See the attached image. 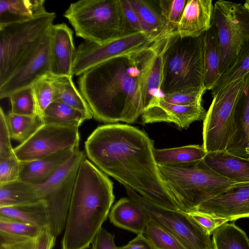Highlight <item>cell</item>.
Returning <instances> with one entry per match:
<instances>
[{
	"instance_id": "46",
	"label": "cell",
	"mask_w": 249,
	"mask_h": 249,
	"mask_svg": "<svg viewBox=\"0 0 249 249\" xmlns=\"http://www.w3.org/2000/svg\"><path fill=\"white\" fill-rule=\"evenodd\" d=\"M56 237L51 233L48 228H45L36 238L35 249H53Z\"/></svg>"
},
{
	"instance_id": "31",
	"label": "cell",
	"mask_w": 249,
	"mask_h": 249,
	"mask_svg": "<svg viewBox=\"0 0 249 249\" xmlns=\"http://www.w3.org/2000/svg\"><path fill=\"white\" fill-rule=\"evenodd\" d=\"M129 1L147 35L155 40L165 35L166 22L160 12L145 0Z\"/></svg>"
},
{
	"instance_id": "19",
	"label": "cell",
	"mask_w": 249,
	"mask_h": 249,
	"mask_svg": "<svg viewBox=\"0 0 249 249\" xmlns=\"http://www.w3.org/2000/svg\"><path fill=\"white\" fill-rule=\"evenodd\" d=\"M212 0H187L177 32L181 37H198L212 26Z\"/></svg>"
},
{
	"instance_id": "43",
	"label": "cell",
	"mask_w": 249,
	"mask_h": 249,
	"mask_svg": "<svg viewBox=\"0 0 249 249\" xmlns=\"http://www.w3.org/2000/svg\"><path fill=\"white\" fill-rule=\"evenodd\" d=\"M187 214L210 235L221 225L229 221L203 213L194 212Z\"/></svg>"
},
{
	"instance_id": "1",
	"label": "cell",
	"mask_w": 249,
	"mask_h": 249,
	"mask_svg": "<svg viewBox=\"0 0 249 249\" xmlns=\"http://www.w3.org/2000/svg\"><path fill=\"white\" fill-rule=\"evenodd\" d=\"M154 148L145 132L121 124L98 127L85 142L86 156L106 175L153 203L180 210L161 177Z\"/></svg>"
},
{
	"instance_id": "42",
	"label": "cell",
	"mask_w": 249,
	"mask_h": 249,
	"mask_svg": "<svg viewBox=\"0 0 249 249\" xmlns=\"http://www.w3.org/2000/svg\"><path fill=\"white\" fill-rule=\"evenodd\" d=\"M36 238H28L0 232V247L4 249H35Z\"/></svg>"
},
{
	"instance_id": "39",
	"label": "cell",
	"mask_w": 249,
	"mask_h": 249,
	"mask_svg": "<svg viewBox=\"0 0 249 249\" xmlns=\"http://www.w3.org/2000/svg\"><path fill=\"white\" fill-rule=\"evenodd\" d=\"M44 229L0 216V232L10 235L28 238H36Z\"/></svg>"
},
{
	"instance_id": "38",
	"label": "cell",
	"mask_w": 249,
	"mask_h": 249,
	"mask_svg": "<svg viewBox=\"0 0 249 249\" xmlns=\"http://www.w3.org/2000/svg\"><path fill=\"white\" fill-rule=\"evenodd\" d=\"M9 98L11 107L10 113L23 116L37 115L36 104L31 87L13 93Z\"/></svg>"
},
{
	"instance_id": "25",
	"label": "cell",
	"mask_w": 249,
	"mask_h": 249,
	"mask_svg": "<svg viewBox=\"0 0 249 249\" xmlns=\"http://www.w3.org/2000/svg\"><path fill=\"white\" fill-rule=\"evenodd\" d=\"M41 201L42 197L38 186L19 179L0 184V207Z\"/></svg>"
},
{
	"instance_id": "9",
	"label": "cell",
	"mask_w": 249,
	"mask_h": 249,
	"mask_svg": "<svg viewBox=\"0 0 249 249\" xmlns=\"http://www.w3.org/2000/svg\"><path fill=\"white\" fill-rule=\"evenodd\" d=\"M212 25L217 37L221 76L232 65L241 47L249 40V11L243 4L219 0L213 5Z\"/></svg>"
},
{
	"instance_id": "41",
	"label": "cell",
	"mask_w": 249,
	"mask_h": 249,
	"mask_svg": "<svg viewBox=\"0 0 249 249\" xmlns=\"http://www.w3.org/2000/svg\"><path fill=\"white\" fill-rule=\"evenodd\" d=\"M204 89L192 92H176L164 94L160 99L166 103L189 106L201 103L202 95L205 92Z\"/></svg>"
},
{
	"instance_id": "11",
	"label": "cell",
	"mask_w": 249,
	"mask_h": 249,
	"mask_svg": "<svg viewBox=\"0 0 249 249\" xmlns=\"http://www.w3.org/2000/svg\"><path fill=\"white\" fill-rule=\"evenodd\" d=\"M128 197L146 211L150 218L175 236L185 249H214L210 235L187 213L152 203L125 188Z\"/></svg>"
},
{
	"instance_id": "8",
	"label": "cell",
	"mask_w": 249,
	"mask_h": 249,
	"mask_svg": "<svg viewBox=\"0 0 249 249\" xmlns=\"http://www.w3.org/2000/svg\"><path fill=\"white\" fill-rule=\"evenodd\" d=\"M244 77L213 97L203 125V144L207 153L227 151L236 134V107Z\"/></svg>"
},
{
	"instance_id": "29",
	"label": "cell",
	"mask_w": 249,
	"mask_h": 249,
	"mask_svg": "<svg viewBox=\"0 0 249 249\" xmlns=\"http://www.w3.org/2000/svg\"><path fill=\"white\" fill-rule=\"evenodd\" d=\"M0 216L49 229L48 215L43 201L24 205L0 207Z\"/></svg>"
},
{
	"instance_id": "6",
	"label": "cell",
	"mask_w": 249,
	"mask_h": 249,
	"mask_svg": "<svg viewBox=\"0 0 249 249\" xmlns=\"http://www.w3.org/2000/svg\"><path fill=\"white\" fill-rule=\"evenodd\" d=\"M77 36L102 45L127 33L120 0H81L64 12Z\"/></svg>"
},
{
	"instance_id": "30",
	"label": "cell",
	"mask_w": 249,
	"mask_h": 249,
	"mask_svg": "<svg viewBox=\"0 0 249 249\" xmlns=\"http://www.w3.org/2000/svg\"><path fill=\"white\" fill-rule=\"evenodd\" d=\"M87 120V116L82 112L56 102L50 104L42 117L43 124L78 129Z\"/></svg>"
},
{
	"instance_id": "17",
	"label": "cell",
	"mask_w": 249,
	"mask_h": 249,
	"mask_svg": "<svg viewBox=\"0 0 249 249\" xmlns=\"http://www.w3.org/2000/svg\"><path fill=\"white\" fill-rule=\"evenodd\" d=\"M207 112L202 104L184 106L167 103L160 98L152 101L142 115L143 124L167 122L186 129L195 121L204 120Z\"/></svg>"
},
{
	"instance_id": "16",
	"label": "cell",
	"mask_w": 249,
	"mask_h": 249,
	"mask_svg": "<svg viewBox=\"0 0 249 249\" xmlns=\"http://www.w3.org/2000/svg\"><path fill=\"white\" fill-rule=\"evenodd\" d=\"M194 212L229 221L249 217V182L233 184L201 204Z\"/></svg>"
},
{
	"instance_id": "14",
	"label": "cell",
	"mask_w": 249,
	"mask_h": 249,
	"mask_svg": "<svg viewBox=\"0 0 249 249\" xmlns=\"http://www.w3.org/2000/svg\"><path fill=\"white\" fill-rule=\"evenodd\" d=\"M170 34L163 35L150 45L134 53L141 72L142 92L145 108L152 101L163 96L161 86L163 54Z\"/></svg>"
},
{
	"instance_id": "33",
	"label": "cell",
	"mask_w": 249,
	"mask_h": 249,
	"mask_svg": "<svg viewBox=\"0 0 249 249\" xmlns=\"http://www.w3.org/2000/svg\"><path fill=\"white\" fill-rule=\"evenodd\" d=\"M249 72V40L243 45L231 66L221 76L212 89L213 97Z\"/></svg>"
},
{
	"instance_id": "12",
	"label": "cell",
	"mask_w": 249,
	"mask_h": 249,
	"mask_svg": "<svg viewBox=\"0 0 249 249\" xmlns=\"http://www.w3.org/2000/svg\"><path fill=\"white\" fill-rule=\"evenodd\" d=\"M155 41L144 32L128 33L102 45L84 41L76 50L72 75L80 76L95 66L116 57L132 54Z\"/></svg>"
},
{
	"instance_id": "45",
	"label": "cell",
	"mask_w": 249,
	"mask_h": 249,
	"mask_svg": "<svg viewBox=\"0 0 249 249\" xmlns=\"http://www.w3.org/2000/svg\"><path fill=\"white\" fill-rule=\"evenodd\" d=\"M91 249H118L114 235L101 228L91 244Z\"/></svg>"
},
{
	"instance_id": "18",
	"label": "cell",
	"mask_w": 249,
	"mask_h": 249,
	"mask_svg": "<svg viewBox=\"0 0 249 249\" xmlns=\"http://www.w3.org/2000/svg\"><path fill=\"white\" fill-rule=\"evenodd\" d=\"M73 33L64 23L53 24L50 28V74L53 76H72L76 53Z\"/></svg>"
},
{
	"instance_id": "21",
	"label": "cell",
	"mask_w": 249,
	"mask_h": 249,
	"mask_svg": "<svg viewBox=\"0 0 249 249\" xmlns=\"http://www.w3.org/2000/svg\"><path fill=\"white\" fill-rule=\"evenodd\" d=\"M204 163L220 176L236 183L249 182V158L227 151L207 153Z\"/></svg>"
},
{
	"instance_id": "44",
	"label": "cell",
	"mask_w": 249,
	"mask_h": 249,
	"mask_svg": "<svg viewBox=\"0 0 249 249\" xmlns=\"http://www.w3.org/2000/svg\"><path fill=\"white\" fill-rule=\"evenodd\" d=\"M120 3L127 32H144L139 18L129 0H120Z\"/></svg>"
},
{
	"instance_id": "20",
	"label": "cell",
	"mask_w": 249,
	"mask_h": 249,
	"mask_svg": "<svg viewBox=\"0 0 249 249\" xmlns=\"http://www.w3.org/2000/svg\"><path fill=\"white\" fill-rule=\"evenodd\" d=\"M78 150L70 149L39 160L20 161L18 179L40 186L49 179Z\"/></svg>"
},
{
	"instance_id": "15",
	"label": "cell",
	"mask_w": 249,
	"mask_h": 249,
	"mask_svg": "<svg viewBox=\"0 0 249 249\" xmlns=\"http://www.w3.org/2000/svg\"><path fill=\"white\" fill-rule=\"evenodd\" d=\"M50 29L31 54L0 86V99L9 98L13 93L30 87L37 80L50 74Z\"/></svg>"
},
{
	"instance_id": "34",
	"label": "cell",
	"mask_w": 249,
	"mask_h": 249,
	"mask_svg": "<svg viewBox=\"0 0 249 249\" xmlns=\"http://www.w3.org/2000/svg\"><path fill=\"white\" fill-rule=\"evenodd\" d=\"M7 122L11 139L22 143L28 140L43 124L38 116H29L9 113Z\"/></svg>"
},
{
	"instance_id": "49",
	"label": "cell",
	"mask_w": 249,
	"mask_h": 249,
	"mask_svg": "<svg viewBox=\"0 0 249 249\" xmlns=\"http://www.w3.org/2000/svg\"><path fill=\"white\" fill-rule=\"evenodd\" d=\"M245 151L248 157L249 158V142L248 143L246 147Z\"/></svg>"
},
{
	"instance_id": "27",
	"label": "cell",
	"mask_w": 249,
	"mask_h": 249,
	"mask_svg": "<svg viewBox=\"0 0 249 249\" xmlns=\"http://www.w3.org/2000/svg\"><path fill=\"white\" fill-rule=\"evenodd\" d=\"M220 62L219 43L212 25L204 35L203 86L205 90H212L220 79Z\"/></svg>"
},
{
	"instance_id": "50",
	"label": "cell",
	"mask_w": 249,
	"mask_h": 249,
	"mask_svg": "<svg viewBox=\"0 0 249 249\" xmlns=\"http://www.w3.org/2000/svg\"><path fill=\"white\" fill-rule=\"evenodd\" d=\"M0 249H4L2 247H0Z\"/></svg>"
},
{
	"instance_id": "32",
	"label": "cell",
	"mask_w": 249,
	"mask_h": 249,
	"mask_svg": "<svg viewBox=\"0 0 249 249\" xmlns=\"http://www.w3.org/2000/svg\"><path fill=\"white\" fill-rule=\"evenodd\" d=\"M214 249H249V239L245 232L233 223H226L213 233Z\"/></svg>"
},
{
	"instance_id": "47",
	"label": "cell",
	"mask_w": 249,
	"mask_h": 249,
	"mask_svg": "<svg viewBox=\"0 0 249 249\" xmlns=\"http://www.w3.org/2000/svg\"><path fill=\"white\" fill-rule=\"evenodd\" d=\"M118 249H155L143 234H139L126 245Z\"/></svg>"
},
{
	"instance_id": "2",
	"label": "cell",
	"mask_w": 249,
	"mask_h": 249,
	"mask_svg": "<svg viewBox=\"0 0 249 249\" xmlns=\"http://www.w3.org/2000/svg\"><path fill=\"white\" fill-rule=\"evenodd\" d=\"M134 53L108 60L79 76V91L95 120L133 123L142 115L141 72Z\"/></svg>"
},
{
	"instance_id": "48",
	"label": "cell",
	"mask_w": 249,
	"mask_h": 249,
	"mask_svg": "<svg viewBox=\"0 0 249 249\" xmlns=\"http://www.w3.org/2000/svg\"><path fill=\"white\" fill-rule=\"evenodd\" d=\"M243 5L245 8L249 11V0H246Z\"/></svg>"
},
{
	"instance_id": "28",
	"label": "cell",
	"mask_w": 249,
	"mask_h": 249,
	"mask_svg": "<svg viewBox=\"0 0 249 249\" xmlns=\"http://www.w3.org/2000/svg\"><path fill=\"white\" fill-rule=\"evenodd\" d=\"M53 102L61 103L75 108L85 114L89 120L93 117L89 105L75 87L71 76H53Z\"/></svg>"
},
{
	"instance_id": "40",
	"label": "cell",
	"mask_w": 249,
	"mask_h": 249,
	"mask_svg": "<svg viewBox=\"0 0 249 249\" xmlns=\"http://www.w3.org/2000/svg\"><path fill=\"white\" fill-rule=\"evenodd\" d=\"M7 122V115L2 107L0 109V162L12 161L18 160L11 143Z\"/></svg>"
},
{
	"instance_id": "10",
	"label": "cell",
	"mask_w": 249,
	"mask_h": 249,
	"mask_svg": "<svg viewBox=\"0 0 249 249\" xmlns=\"http://www.w3.org/2000/svg\"><path fill=\"white\" fill-rule=\"evenodd\" d=\"M86 158L84 151L77 150L49 179L38 186L48 215L49 230L56 238L65 229L76 176Z\"/></svg>"
},
{
	"instance_id": "22",
	"label": "cell",
	"mask_w": 249,
	"mask_h": 249,
	"mask_svg": "<svg viewBox=\"0 0 249 249\" xmlns=\"http://www.w3.org/2000/svg\"><path fill=\"white\" fill-rule=\"evenodd\" d=\"M108 217L110 222L137 235L143 234L151 218L141 206L130 198H122L111 207Z\"/></svg>"
},
{
	"instance_id": "4",
	"label": "cell",
	"mask_w": 249,
	"mask_h": 249,
	"mask_svg": "<svg viewBox=\"0 0 249 249\" xmlns=\"http://www.w3.org/2000/svg\"><path fill=\"white\" fill-rule=\"evenodd\" d=\"M204 34L196 37H181L177 31L170 34L163 54L161 86L163 95L204 89Z\"/></svg>"
},
{
	"instance_id": "7",
	"label": "cell",
	"mask_w": 249,
	"mask_h": 249,
	"mask_svg": "<svg viewBox=\"0 0 249 249\" xmlns=\"http://www.w3.org/2000/svg\"><path fill=\"white\" fill-rule=\"evenodd\" d=\"M55 17L47 12L28 21L0 25V86L34 51Z\"/></svg>"
},
{
	"instance_id": "36",
	"label": "cell",
	"mask_w": 249,
	"mask_h": 249,
	"mask_svg": "<svg viewBox=\"0 0 249 249\" xmlns=\"http://www.w3.org/2000/svg\"><path fill=\"white\" fill-rule=\"evenodd\" d=\"M53 76L46 75L31 85L34 97L35 100L37 115L41 119L42 115L47 107L53 102Z\"/></svg>"
},
{
	"instance_id": "3",
	"label": "cell",
	"mask_w": 249,
	"mask_h": 249,
	"mask_svg": "<svg viewBox=\"0 0 249 249\" xmlns=\"http://www.w3.org/2000/svg\"><path fill=\"white\" fill-rule=\"evenodd\" d=\"M113 183L86 158L79 168L68 211L61 249H88L109 215Z\"/></svg>"
},
{
	"instance_id": "37",
	"label": "cell",
	"mask_w": 249,
	"mask_h": 249,
	"mask_svg": "<svg viewBox=\"0 0 249 249\" xmlns=\"http://www.w3.org/2000/svg\"><path fill=\"white\" fill-rule=\"evenodd\" d=\"M187 0H161L158 1L160 13L166 22L165 35L177 30Z\"/></svg>"
},
{
	"instance_id": "35",
	"label": "cell",
	"mask_w": 249,
	"mask_h": 249,
	"mask_svg": "<svg viewBox=\"0 0 249 249\" xmlns=\"http://www.w3.org/2000/svg\"><path fill=\"white\" fill-rule=\"evenodd\" d=\"M143 235L155 249H185L175 236L151 218Z\"/></svg>"
},
{
	"instance_id": "13",
	"label": "cell",
	"mask_w": 249,
	"mask_h": 249,
	"mask_svg": "<svg viewBox=\"0 0 249 249\" xmlns=\"http://www.w3.org/2000/svg\"><path fill=\"white\" fill-rule=\"evenodd\" d=\"M79 139L78 128L43 124L14 151L20 161H32L66 150L78 148Z\"/></svg>"
},
{
	"instance_id": "5",
	"label": "cell",
	"mask_w": 249,
	"mask_h": 249,
	"mask_svg": "<svg viewBox=\"0 0 249 249\" xmlns=\"http://www.w3.org/2000/svg\"><path fill=\"white\" fill-rule=\"evenodd\" d=\"M158 167L179 209L186 213L195 211L206 201L237 183L212 170L203 160L191 166Z\"/></svg>"
},
{
	"instance_id": "26",
	"label": "cell",
	"mask_w": 249,
	"mask_h": 249,
	"mask_svg": "<svg viewBox=\"0 0 249 249\" xmlns=\"http://www.w3.org/2000/svg\"><path fill=\"white\" fill-rule=\"evenodd\" d=\"M156 163L160 166H187L196 164L207 152L202 145H189L179 147L154 149Z\"/></svg>"
},
{
	"instance_id": "24",
	"label": "cell",
	"mask_w": 249,
	"mask_h": 249,
	"mask_svg": "<svg viewBox=\"0 0 249 249\" xmlns=\"http://www.w3.org/2000/svg\"><path fill=\"white\" fill-rule=\"evenodd\" d=\"M45 0H0V25L22 22L46 13Z\"/></svg>"
},
{
	"instance_id": "23",
	"label": "cell",
	"mask_w": 249,
	"mask_h": 249,
	"mask_svg": "<svg viewBox=\"0 0 249 249\" xmlns=\"http://www.w3.org/2000/svg\"><path fill=\"white\" fill-rule=\"evenodd\" d=\"M236 134L227 151L237 156L248 158L246 147L249 142V72L244 81L236 107Z\"/></svg>"
}]
</instances>
